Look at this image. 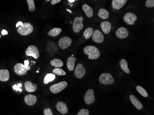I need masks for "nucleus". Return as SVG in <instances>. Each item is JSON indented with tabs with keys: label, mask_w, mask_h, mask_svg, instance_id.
I'll return each instance as SVG.
<instances>
[{
	"label": "nucleus",
	"mask_w": 154,
	"mask_h": 115,
	"mask_svg": "<svg viewBox=\"0 0 154 115\" xmlns=\"http://www.w3.org/2000/svg\"><path fill=\"white\" fill-rule=\"evenodd\" d=\"M46 51L50 55H53L58 53V47L54 42L48 41L46 47Z\"/></svg>",
	"instance_id": "nucleus-9"
},
{
	"label": "nucleus",
	"mask_w": 154,
	"mask_h": 115,
	"mask_svg": "<svg viewBox=\"0 0 154 115\" xmlns=\"http://www.w3.org/2000/svg\"><path fill=\"white\" fill-rule=\"evenodd\" d=\"M68 1L70 2H74V1H75V0H68Z\"/></svg>",
	"instance_id": "nucleus-40"
},
{
	"label": "nucleus",
	"mask_w": 154,
	"mask_h": 115,
	"mask_svg": "<svg viewBox=\"0 0 154 115\" xmlns=\"http://www.w3.org/2000/svg\"><path fill=\"white\" fill-rule=\"evenodd\" d=\"M1 38V35H0V38Z\"/></svg>",
	"instance_id": "nucleus-42"
},
{
	"label": "nucleus",
	"mask_w": 154,
	"mask_h": 115,
	"mask_svg": "<svg viewBox=\"0 0 154 115\" xmlns=\"http://www.w3.org/2000/svg\"><path fill=\"white\" fill-rule=\"evenodd\" d=\"M24 101L25 103L28 106H33L37 102V98L36 96L34 95L27 94L25 97Z\"/></svg>",
	"instance_id": "nucleus-15"
},
{
	"label": "nucleus",
	"mask_w": 154,
	"mask_h": 115,
	"mask_svg": "<svg viewBox=\"0 0 154 115\" xmlns=\"http://www.w3.org/2000/svg\"><path fill=\"white\" fill-rule=\"evenodd\" d=\"M44 115H53L52 110L50 108L45 109L44 111Z\"/></svg>",
	"instance_id": "nucleus-36"
},
{
	"label": "nucleus",
	"mask_w": 154,
	"mask_h": 115,
	"mask_svg": "<svg viewBox=\"0 0 154 115\" xmlns=\"http://www.w3.org/2000/svg\"><path fill=\"white\" fill-rule=\"evenodd\" d=\"M98 16L102 19L106 20L109 17V13L106 9L101 8L98 12Z\"/></svg>",
	"instance_id": "nucleus-25"
},
{
	"label": "nucleus",
	"mask_w": 154,
	"mask_h": 115,
	"mask_svg": "<svg viewBox=\"0 0 154 115\" xmlns=\"http://www.w3.org/2000/svg\"><path fill=\"white\" fill-rule=\"evenodd\" d=\"M83 17H77L74 20L73 22V30L76 33H78L81 30H82L84 28V24H83Z\"/></svg>",
	"instance_id": "nucleus-7"
},
{
	"label": "nucleus",
	"mask_w": 154,
	"mask_h": 115,
	"mask_svg": "<svg viewBox=\"0 0 154 115\" xmlns=\"http://www.w3.org/2000/svg\"><path fill=\"white\" fill-rule=\"evenodd\" d=\"M21 87H22V84H21V83H19V84H15V85H14L13 88L14 90H15L16 91H18L19 92H22V90L20 88Z\"/></svg>",
	"instance_id": "nucleus-35"
},
{
	"label": "nucleus",
	"mask_w": 154,
	"mask_h": 115,
	"mask_svg": "<svg viewBox=\"0 0 154 115\" xmlns=\"http://www.w3.org/2000/svg\"><path fill=\"white\" fill-rule=\"evenodd\" d=\"M84 53L88 55L90 60H97L100 56V52L97 47L94 46H88L84 48Z\"/></svg>",
	"instance_id": "nucleus-1"
},
{
	"label": "nucleus",
	"mask_w": 154,
	"mask_h": 115,
	"mask_svg": "<svg viewBox=\"0 0 154 115\" xmlns=\"http://www.w3.org/2000/svg\"><path fill=\"white\" fill-rule=\"evenodd\" d=\"M101 27L104 33L108 34L110 32L112 28V24L108 21H104L101 23Z\"/></svg>",
	"instance_id": "nucleus-18"
},
{
	"label": "nucleus",
	"mask_w": 154,
	"mask_h": 115,
	"mask_svg": "<svg viewBox=\"0 0 154 115\" xmlns=\"http://www.w3.org/2000/svg\"><path fill=\"white\" fill-rule=\"evenodd\" d=\"M84 100L87 105H91L95 100L94 92L92 89L88 90L84 97Z\"/></svg>",
	"instance_id": "nucleus-8"
},
{
	"label": "nucleus",
	"mask_w": 154,
	"mask_h": 115,
	"mask_svg": "<svg viewBox=\"0 0 154 115\" xmlns=\"http://www.w3.org/2000/svg\"><path fill=\"white\" fill-rule=\"evenodd\" d=\"M92 39L96 43H101L104 42V36L101 31L98 30H95L92 34Z\"/></svg>",
	"instance_id": "nucleus-14"
},
{
	"label": "nucleus",
	"mask_w": 154,
	"mask_h": 115,
	"mask_svg": "<svg viewBox=\"0 0 154 115\" xmlns=\"http://www.w3.org/2000/svg\"><path fill=\"white\" fill-rule=\"evenodd\" d=\"M31 67L29 66V62L28 60L24 61V64L18 63L14 67V71L15 73L20 76H23L27 74V71L30 70Z\"/></svg>",
	"instance_id": "nucleus-2"
},
{
	"label": "nucleus",
	"mask_w": 154,
	"mask_h": 115,
	"mask_svg": "<svg viewBox=\"0 0 154 115\" xmlns=\"http://www.w3.org/2000/svg\"><path fill=\"white\" fill-rule=\"evenodd\" d=\"M89 115V111L87 109H82L79 111L77 115Z\"/></svg>",
	"instance_id": "nucleus-34"
},
{
	"label": "nucleus",
	"mask_w": 154,
	"mask_h": 115,
	"mask_svg": "<svg viewBox=\"0 0 154 115\" xmlns=\"http://www.w3.org/2000/svg\"><path fill=\"white\" fill-rule=\"evenodd\" d=\"M55 79V75L54 74L48 73L44 78V84H48L50 82H53Z\"/></svg>",
	"instance_id": "nucleus-26"
},
{
	"label": "nucleus",
	"mask_w": 154,
	"mask_h": 115,
	"mask_svg": "<svg viewBox=\"0 0 154 115\" xmlns=\"http://www.w3.org/2000/svg\"><path fill=\"white\" fill-rule=\"evenodd\" d=\"M85 73L86 70L83 64H77L74 71V74L76 78L81 79L85 75Z\"/></svg>",
	"instance_id": "nucleus-11"
},
{
	"label": "nucleus",
	"mask_w": 154,
	"mask_h": 115,
	"mask_svg": "<svg viewBox=\"0 0 154 115\" xmlns=\"http://www.w3.org/2000/svg\"><path fill=\"white\" fill-rule=\"evenodd\" d=\"M62 30L59 28H54L52 30H51L48 33V36L52 37H55L57 36L61 33Z\"/></svg>",
	"instance_id": "nucleus-28"
},
{
	"label": "nucleus",
	"mask_w": 154,
	"mask_h": 115,
	"mask_svg": "<svg viewBox=\"0 0 154 115\" xmlns=\"http://www.w3.org/2000/svg\"><path fill=\"white\" fill-rule=\"evenodd\" d=\"M145 6L148 8H152L154 7V0H147L145 3Z\"/></svg>",
	"instance_id": "nucleus-33"
},
{
	"label": "nucleus",
	"mask_w": 154,
	"mask_h": 115,
	"mask_svg": "<svg viewBox=\"0 0 154 115\" xmlns=\"http://www.w3.org/2000/svg\"><path fill=\"white\" fill-rule=\"evenodd\" d=\"M10 74L7 69L0 70V81L7 82L9 80Z\"/></svg>",
	"instance_id": "nucleus-20"
},
{
	"label": "nucleus",
	"mask_w": 154,
	"mask_h": 115,
	"mask_svg": "<svg viewBox=\"0 0 154 115\" xmlns=\"http://www.w3.org/2000/svg\"><path fill=\"white\" fill-rule=\"evenodd\" d=\"M1 34L2 35H6V34H8V32L7 31L5 30H3L2 31H1Z\"/></svg>",
	"instance_id": "nucleus-39"
},
{
	"label": "nucleus",
	"mask_w": 154,
	"mask_h": 115,
	"mask_svg": "<svg viewBox=\"0 0 154 115\" xmlns=\"http://www.w3.org/2000/svg\"><path fill=\"white\" fill-rule=\"evenodd\" d=\"M53 73L55 75H59V76H65L66 75V72L63 70L59 68H55L54 69Z\"/></svg>",
	"instance_id": "nucleus-31"
},
{
	"label": "nucleus",
	"mask_w": 154,
	"mask_h": 115,
	"mask_svg": "<svg viewBox=\"0 0 154 115\" xmlns=\"http://www.w3.org/2000/svg\"><path fill=\"white\" fill-rule=\"evenodd\" d=\"M94 30L93 28L91 27H89L86 29L85 31L84 32V36L85 39H88L90 38L93 34Z\"/></svg>",
	"instance_id": "nucleus-29"
},
{
	"label": "nucleus",
	"mask_w": 154,
	"mask_h": 115,
	"mask_svg": "<svg viewBox=\"0 0 154 115\" xmlns=\"http://www.w3.org/2000/svg\"><path fill=\"white\" fill-rule=\"evenodd\" d=\"M33 30V27L30 23H25L23 25L18 28L17 31L22 36H27Z\"/></svg>",
	"instance_id": "nucleus-3"
},
{
	"label": "nucleus",
	"mask_w": 154,
	"mask_h": 115,
	"mask_svg": "<svg viewBox=\"0 0 154 115\" xmlns=\"http://www.w3.org/2000/svg\"><path fill=\"white\" fill-rule=\"evenodd\" d=\"M123 20L128 24L133 25L137 20V17L134 13H128L124 16Z\"/></svg>",
	"instance_id": "nucleus-10"
},
{
	"label": "nucleus",
	"mask_w": 154,
	"mask_h": 115,
	"mask_svg": "<svg viewBox=\"0 0 154 115\" xmlns=\"http://www.w3.org/2000/svg\"><path fill=\"white\" fill-rule=\"evenodd\" d=\"M56 108L58 112L63 115L66 114L68 112V108L66 103L62 101H59L56 105Z\"/></svg>",
	"instance_id": "nucleus-17"
},
{
	"label": "nucleus",
	"mask_w": 154,
	"mask_h": 115,
	"mask_svg": "<svg viewBox=\"0 0 154 115\" xmlns=\"http://www.w3.org/2000/svg\"><path fill=\"white\" fill-rule=\"evenodd\" d=\"M25 54L28 56L32 57L35 59H38L40 55L38 48L34 45L28 46V47L25 50Z\"/></svg>",
	"instance_id": "nucleus-6"
},
{
	"label": "nucleus",
	"mask_w": 154,
	"mask_h": 115,
	"mask_svg": "<svg viewBox=\"0 0 154 115\" xmlns=\"http://www.w3.org/2000/svg\"><path fill=\"white\" fill-rule=\"evenodd\" d=\"M115 34L119 39H125L129 35V31L126 28L121 27L116 30Z\"/></svg>",
	"instance_id": "nucleus-13"
},
{
	"label": "nucleus",
	"mask_w": 154,
	"mask_h": 115,
	"mask_svg": "<svg viewBox=\"0 0 154 115\" xmlns=\"http://www.w3.org/2000/svg\"><path fill=\"white\" fill-rule=\"evenodd\" d=\"M50 64L56 68H60L63 66V63L59 59H55L50 61Z\"/></svg>",
	"instance_id": "nucleus-27"
},
{
	"label": "nucleus",
	"mask_w": 154,
	"mask_h": 115,
	"mask_svg": "<svg viewBox=\"0 0 154 115\" xmlns=\"http://www.w3.org/2000/svg\"><path fill=\"white\" fill-rule=\"evenodd\" d=\"M27 1L28 5V10L29 11H34L35 10V6L33 0H27Z\"/></svg>",
	"instance_id": "nucleus-32"
},
{
	"label": "nucleus",
	"mask_w": 154,
	"mask_h": 115,
	"mask_svg": "<svg viewBox=\"0 0 154 115\" xmlns=\"http://www.w3.org/2000/svg\"><path fill=\"white\" fill-rule=\"evenodd\" d=\"M82 9L87 17L91 18L93 16V11L90 6L87 4L83 5Z\"/></svg>",
	"instance_id": "nucleus-23"
},
{
	"label": "nucleus",
	"mask_w": 154,
	"mask_h": 115,
	"mask_svg": "<svg viewBox=\"0 0 154 115\" xmlns=\"http://www.w3.org/2000/svg\"><path fill=\"white\" fill-rule=\"evenodd\" d=\"M129 98L132 104L137 109L141 110L142 109L143 106L142 103L136 98V97L133 95H130Z\"/></svg>",
	"instance_id": "nucleus-19"
},
{
	"label": "nucleus",
	"mask_w": 154,
	"mask_h": 115,
	"mask_svg": "<svg viewBox=\"0 0 154 115\" xmlns=\"http://www.w3.org/2000/svg\"><path fill=\"white\" fill-rule=\"evenodd\" d=\"M136 89L137 91L140 94H141L144 97H148V94L147 91L145 90L143 87L140 86H138L136 87Z\"/></svg>",
	"instance_id": "nucleus-30"
},
{
	"label": "nucleus",
	"mask_w": 154,
	"mask_h": 115,
	"mask_svg": "<svg viewBox=\"0 0 154 115\" xmlns=\"http://www.w3.org/2000/svg\"><path fill=\"white\" fill-rule=\"evenodd\" d=\"M61 1V0H52V1H51V3L53 5H54L58 3H59Z\"/></svg>",
	"instance_id": "nucleus-37"
},
{
	"label": "nucleus",
	"mask_w": 154,
	"mask_h": 115,
	"mask_svg": "<svg viewBox=\"0 0 154 115\" xmlns=\"http://www.w3.org/2000/svg\"><path fill=\"white\" fill-rule=\"evenodd\" d=\"M25 87L27 92L29 93L34 92L37 89V84H34L30 81H26L25 83Z\"/></svg>",
	"instance_id": "nucleus-21"
},
{
	"label": "nucleus",
	"mask_w": 154,
	"mask_h": 115,
	"mask_svg": "<svg viewBox=\"0 0 154 115\" xmlns=\"http://www.w3.org/2000/svg\"><path fill=\"white\" fill-rule=\"evenodd\" d=\"M72 40L68 37H64L60 39L58 41V45L62 49H65L71 46Z\"/></svg>",
	"instance_id": "nucleus-12"
},
{
	"label": "nucleus",
	"mask_w": 154,
	"mask_h": 115,
	"mask_svg": "<svg viewBox=\"0 0 154 115\" xmlns=\"http://www.w3.org/2000/svg\"><path fill=\"white\" fill-rule=\"evenodd\" d=\"M67 86V83L63 81L52 85L50 87V90L53 93H58L66 89Z\"/></svg>",
	"instance_id": "nucleus-5"
},
{
	"label": "nucleus",
	"mask_w": 154,
	"mask_h": 115,
	"mask_svg": "<svg viewBox=\"0 0 154 115\" xmlns=\"http://www.w3.org/2000/svg\"><path fill=\"white\" fill-rule=\"evenodd\" d=\"M23 25V23L21 21H19V22H18L17 24H16V27L18 28V27L20 26H22Z\"/></svg>",
	"instance_id": "nucleus-38"
},
{
	"label": "nucleus",
	"mask_w": 154,
	"mask_h": 115,
	"mask_svg": "<svg viewBox=\"0 0 154 115\" xmlns=\"http://www.w3.org/2000/svg\"><path fill=\"white\" fill-rule=\"evenodd\" d=\"M127 1V0H113L112 2V5L113 9L117 10H120L124 7Z\"/></svg>",
	"instance_id": "nucleus-16"
},
{
	"label": "nucleus",
	"mask_w": 154,
	"mask_h": 115,
	"mask_svg": "<svg viewBox=\"0 0 154 115\" xmlns=\"http://www.w3.org/2000/svg\"><path fill=\"white\" fill-rule=\"evenodd\" d=\"M73 23V22H72V21H71L70 23Z\"/></svg>",
	"instance_id": "nucleus-41"
},
{
	"label": "nucleus",
	"mask_w": 154,
	"mask_h": 115,
	"mask_svg": "<svg viewBox=\"0 0 154 115\" xmlns=\"http://www.w3.org/2000/svg\"><path fill=\"white\" fill-rule=\"evenodd\" d=\"M120 66L123 71L126 73H129L130 71L129 68H128V64L127 61L125 59H122L120 61Z\"/></svg>",
	"instance_id": "nucleus-24"
},
{
	"label": "nucleus",
	"mask_w": 154,
	"mask_h": 115,
	"mask_svg": "<svg viewBox=\"0 0 154 115\" xmlns=\"http://www.w3.org/2000/svg\"><path fill=\"white\" fill-rule=\"evenodd\" d=\"M76 61V58L74 57H69L67 61V66L68 70L70 71H73L74 69V65Z\"/></svg>",
	"instance_id": "nucleus-22"
},
{
	"label": "nucleus",
	"mask_w": 154,
	"mask_h": 115,
	"mask_svg": "<svg viewBox=\"0 0 154 115\" xmlns=\"http://www.w3.org/2000/svg\"><path fill=\"white\" fill-rule=\"evenodd\" d=\"M99 82L104 85H112L114 83V80L110 74L104 73L99 76Z\"/></svg>",
	"instance_id": "nucleus-4"
}]
</instances>
